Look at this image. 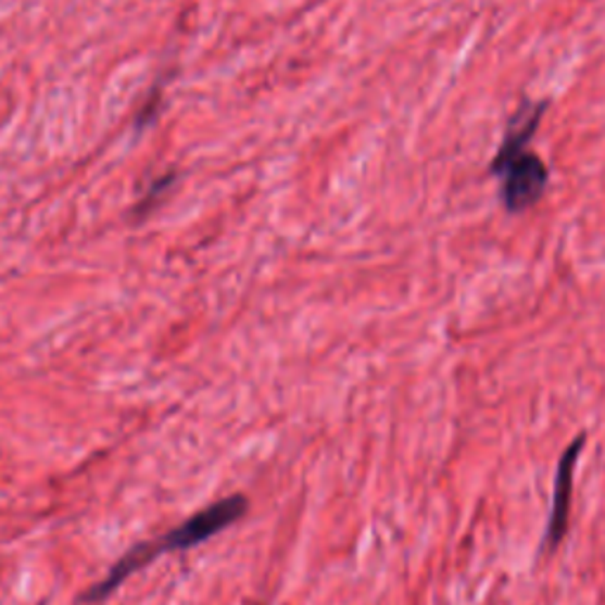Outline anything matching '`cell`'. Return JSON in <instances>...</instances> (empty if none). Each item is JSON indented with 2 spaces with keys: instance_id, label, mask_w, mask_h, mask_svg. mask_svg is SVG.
<instances>
[{
  "instance_id": "7a4b0ae2",
  "label": "cell",
  "mask_w": 605,
  "mask_h": 605,
  "mask_svg": "<svg viewBox=\"0 0 605 605\" xmlns=\"http://www.w3.org/2000/svg\"><path fill=\"white\" fill-rule=\"evenodd\" d=\"M546 110V100L522 102L508 118L500 150L490 164L492 176L500 178L502 204L508 213L532 209L549 187V166L540 154L530 150V142Z\"/></svg>"
},
{
  "instance_id": "6da1fadb",
  "label": "cell",
  "mask_w": 605,
  "mask_h": 605,
  "mask_svg": "<svg viewBox=\"0 0 605 605\" xmlns=\"http://www.w3.org/2000/svg\"><path fill=\"white\" fill-rule=\"evenodd\" d=\"M247 511H249V500L244 494L223 496V500L204 506L187 520H182L180 526H176L171 532L156 537V540L136 544L130 551H126V554L110 568V572H106L100 582L92 584L80 601L100 603L104 598H110L114 591L128 580V577H133L144 566H150V563L156 560L159 556L178 554V551H187L209 542L211 537L220 534L223 530L235 526L237 520L244 518Z\"/></svg>"
},
{
  "instance_id": "3957f363",
  "label": "cell",
  "mask_w": 605,
  "mask_h": 605,
  "mask_svg": "<svg viewBox=\"0 0 605 605\" xmlns=\"http://www.w3.org/2000/svg\"><path fill=\"white\" fill-rule=\"evenodd\" d=\"M584 445V438H577L572 445L563 452L558 474L554 480V504H551V518L546 528V542L549 546H556L560 537L566 534L568 518H570V500H572V478H575V464L577 454Z\"/></svg>"
}]
</instances>
